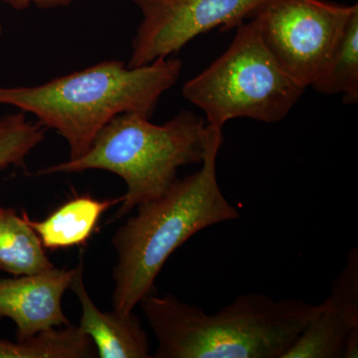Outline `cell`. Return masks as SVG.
I'll return each mask as SVG.
<instances>
[{
	"mask_svg": "<svg viewBox=\"0 0 358 358\" xmlns=\"http://www.w3.org/2000/svg\"><path fill=\"white\" fill-rule=\"evenodd\" d=\"M229 48L186 82V100L222 129L238 117L275 124L284 120L307 88L289 76L263 42L255 20L245 21Z\"/></svg>",
	"mask_w": 358,
	"mask_h": 358,
	"instance_id": "5b68a950",
	"label": "cell"
},
{
	"mask_svg": "<svg viewBox=\"0 0 358 358\" xmlns=\"http://www.w3.org/2000/svg\"><path fill=\"white\" fill-rule=\"evenodd\" d=\"M208 133L206 121L189 110L162 126L126 113L103 127L83 157L39 169L34 176L92 169L117 174L127 185L117 212V218H122L138 205L164 194L178 178L179 167L201 164Z\"/></svg>",
	"mask_w": 358,
	"mask_h": 358,
	"instance_id": "277c9868",
	"label": "cell"
},
{
	"mask_svg": "<svg viewBox=\"0 0 358 358\" xmlns=\"http://www.w3.org/2000/svg\"><path fill=\"white\" fill-rule=\"evenodd\" d=\"M329 299L353 327H358V250L348 253L345 267L331 284Z\"/></svg>",
	"mask_w": 358,
	"mask_h": 358,
	"instance_id": "2e32d148",
	"label": "cell"
},
{
	"mask_svg": "<svg viewBox=\"0 0 358 358\" xmlns=\"http://www.w3.org/2000/svg\"><path fill=\"white\" fill-rule=\"evenodd\" d=\"M16 11H23L30 7L39 9H57L69 6L74 0H1Z\"/></svg>",
	"mask_w": 358,
	"mask_h": 358,
	"instance_id": "e0dca14e",
	"label": "cell"
},
{
	"mask_svg": "<svg viewBox=\"0 0 358 358\" xmlns=\"http://www.w3.org/2000/svg\"><path fill=\"white\" fill-rule=\"evenodd\" d=\"M122 201V196L113 200L80 196L66 202L44 220L33 221L26 212L25 217L44 248H67L84 244L91 237L103 212Z\"/></svg>",
	"mask_w": 358,
	"mask_h": 358,
	"instance_id": "30bf717a",
	"label": "cell"
},
{
	"mask_svg": "<svg viewBox=\"0 0 358 358\" xmlns=\"http://www.w3.org/2000/svg\"><path fill=\"white\" fill-rule=\"evenodd\" d=\"M141 20L128 67L150 64L178 53L188 42L214 29L237 28L255 15L265 0H129Z\"/></svg>",
	"mask_w": 358,
	"mask_h": 358,
	"instance_id": "52a82bcc",
	"label": "cell"
},
{
	"mask_svg": "<svg viewBox=\"0 0 358 358\" xmlns=\"http://www.w3.org/2000/svg\"><path fill=\"white\" fill-rule=\"evenodd\" d=\"M78 267H54L38 274L0 279V320L16 326V339L25 341L53 327L70 326L62 310V296L70 289Z\"/></svg>",
	"mask_w": 358,
	"mask_h": 358,
	"instance_id": "ba28073f",
	"label": "cell"
},
{
	"mask_svg": "<svg viewBox=\"0 0 358 358\" xmlns=\"http://www.w3.org/2000/svg\"><path fill=\"white\" fill-rule=\"evenodd\" d=\"M313 90L324 95H343L345 105L358 102V8L348 21L345 33L326 69L313 82Z\"/></svg>",
	"mask_w": 358,
	"mask_h": 358,
	"instance_id": "5bb4252c",
	"label": "cell"
},
{
	"mask_svg": "<svg viewBox=\"0 0 358 358\" xmlns=\"http://www.w3.org/2000/svg\"><path fill=\"white\" fill-rule=\"evenodd\" d=\"M140 305L159 343L157 358H282L320 310V303L259 293L215 313L169 294H150Z\"/></svg>",
	"mask_w": 358,
	"mask_h": 358,
	"instance_id": "3957f363",
	"label": "cell"
},
{
	"mask_svg": "<svg viewBox=\"0 0 358 358\" xmlns=\"http://www.w3.org/2000/svg\"><path fill=\"white\" fill-rule=\"evenodd\" d=\"M55 266L41 240L25 217L14 209L0 207V270L14 275L38 274Z\"/></svg>",
	"mask_w": 358,
	"mask_h": 358,
	"instance_id": "7c38bea8",
	"label": "cell"
},
{
	"mask_svg": "<svg viewBox=\"0 0 358 358\" xmlns=\"http://www.w3.org/2000/svg\"><path fill=\"white\" fill-rule=\"evenodd\" d=\"M357 4L265 0L251 20L282 70L307 88L326 69Z\"/></svg>",
	"mask_w": 358,
	"mask_h": 358,
	"instance_id": "8992f818",
	"label": "cell"
},
{
	"mask_svg": "<svg viewBox=\"0 0 358 358\" xmlns=\"http://www.w3.org/2000/svg\"><path fill=\"white\" fill-rule=\"evenodd\" d=\"M358 343V327L352 326L327 296L282 358L345 357L348 343Z\"/></svg>",
	"mask_w": 358,
	"mask_h": 358,
	"instance_id": "8fae6325",
	"label": "cell"
},
{
	"mask_svg": "<svg viewBox=\"0 0 358 358\" xmlns=\"http://www.w3.org/2000/svg\"><path fill=\"white\" fill-rule=\"evenodd\" d=\"M2 35H3V25H2L1 20H0V38H1Z\"/></svg>",
	"mask_w": 358,
	"mask_h": 358,
	"instance_id": "ac0fdd59",
	"label": "cell"
},
{
	"mask_svg": "<svg viewBox=\"0 0 358 358\" xmlns=\"http://www.w3.org/2000/svg\"><path fill=\"white\" fill-rule=\"evenodd\" d=\"M70 289L81 305L79 329L93 341L99 357H150L148 334L133 312H102L96 308L84 285L83 264L78 266Z\"/></svg>",
	"mask_w": 358,
	"mask_h": 358,
	"instance_id": "9c48e42d",
	"label": "cell"
},
{
	"mask_svg": "<svg viewBox=\"0 0 358 358\" xmlns=\"http://www.w3.org/2000/svg\"><path fill=\"white\" fill-rule=\"evenodd\" d=\"M208 129L200 171L176 179L159 199L138 205V213L115 231L114 310L131 313L143 299L154 294L164 264L193 235L240 217L224 196L216 174L222 129L208 124Z\"/></svg>",
	"mask_w": 358,
	"mask_h": 358,
	"instance_id": "6da1fadb",
	"label": "cell"
},
{
	"mask_svg": "<svg viewBox=\"0 0 358 358\" xmlns=\"http://www.w3.org/2000/svg\"><path fill=\"white\" fill-rule=\"evenodd\" d=\"M46 131L38 122L29 121L22 110L0 117V171L24 167L28 155L45 140Z\"/></svg>",
	"mask_w": 358,
	"mask_h": 358,
	"instance_id": "9a60e30c",
	"label": "cell"
},
{
	"mask_svg": "<svg viewBox=\"0 0 358 358\" xmlns=\"http://www.w3.org/2000/svg\"><path fill=\"white\" fill-rule=\"evenodd\" d=\"M181 70L182 62L176 58L136 68L103 61L39 86L0 87V105L31 114L45 129L57 131L69 145L70 159H77L117 115L134 113L150 119Z\"/></svg>",
	"mask_w": 358,
	"mask_h": 358,
	"instance_id": "7a4b0ae2",
	"label": "cell"
},
{
	"mask_svg": "<svg viewBox=\"0 0 358 358\" xmlns=\"http://www.w3.org/2000/svg\"><path fill=\"white\" fill-rule=\"evenodd\" d=\"M96 355L91 338L71 324L16 343L0 338V358H89Z\"/></svg>",
	"mask_w": 358,
	"mask_h": 358,
	"instance_id": "4fadbf2b",
	"label": "cell"
}]
</instances>
